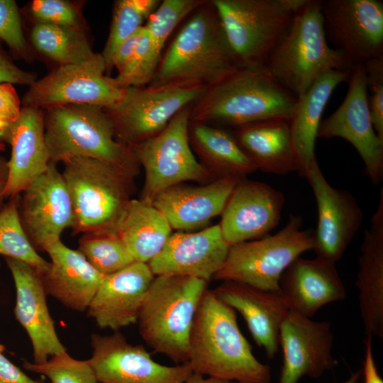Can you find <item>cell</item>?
<instances>
[{
	"mask_svg": "<svg viewBox=\"0 0 383 383\" xmlns=\"http://www.w3.org/2000/svg\"><path fill=\"white\" fill-rule=\"evenodd\" d=\"M21 109V101L13 84H0V121L5 126L14 121Z\"/></svg>",
	"mask_w": 383,
	"mask_h": 383,
	"instance_id": "obj_42",
	"label": "cell"
},
{
	"mask_svg": "<svg viewBox=\"0 0 383 383\" xmlns=\"http://www.w3.org/2000/svg\"><path fill=\"white\" fill-rule=\"evenodd\" d=\"M154 277L148 264L138 261L104 276L86 311L87 316L101 329L113 331L137 323Z\"/></svg>",
	"mask_w": 383,
	"mask_h": 383,
	"instance_id": "obj_23",
	"label": "cell"
},
{
	"mask_svg": "<svg viewBox=\"0 0 383 383\" xmlns=\"http://www.w3.org/2000/svg\"><path fill=\"white\" fill-rule=\"evenodd\" d=\"M19 216L33 248L45 251L60 240L64 230L72 228L74 215L70 195L57 164L48 169L19 195Z\"/></svg>",
	"mask_w": 383,
	"mask_h": 383,
	"instance_id": "obj_16",
	"label": "cell"
},
{
	"mask_svg": "<svg viewBox=\"0 0 383 383\" xmlns=\"http://www.w3.org/2000/svg\"><path fill=\"white\" fill-rule=\"evenodd\" d=\"M326 40L353 65L383 55V1H321Z\"/></svg>",
	"mask_w": 383,
	"mask_h": 383,
	"instance_id": "obj_13",
	"label": "cell"
},
{
	"mask_svg": "<svg viewBox=\"0 0 383 383\" xmlns=\"http://www.w3.org/2000/svg\"><path fill=\"white\" fill-rule=\"evenodd\" d=\"M207 284L187 276H155L144 297L137 321L140 335L177 365L188 361L189 333Z\"/></svg>",
	"mask_w": 383,
	"mask_h": 383,
	"instance_id": "obj_5",
	"label": "cell"
},
{
	"mask_svg": "<svg viewBox=\"0 0 383 383\" xmlns=\"http://www.w3.org/2000/svg\"><path fill=\"white\" fill-rule=\"evenodd\" d=\"M348 83L342 104L321 120L317 138L339 137L348 141L359 153L370 180L376 186L383 179V140L372 123L364 65L353 67Z\"/></svg>",
	"mask_w": 383,
	"mask_h": 383,
	"instance_id": "obj_14",
	"label": "cell"
},
{
	"mask_svg": "<svg viewBox=\"0 0 383 383\" xmlns=\"http://www.w3.org/2000/svg\"><path fill=\"white\" fill-rule=\"evenodd\" d=\"M4 184L5 183L0 182V207L1 206L3 199H4V194H3Z\"/></svg>",
	"mask_w": 383,
	"mask_h": 383,
	"instance_id": "obj_49",
	"label": "cell"
},
{
	"mask_svg": "<svg viewBox=\"0 0 383 383\" xmlns=\"http://www.w3.org/2000/svg\"><path fill=\"white\" fill-rule=\"evenodd\" d=\"M297 97L280 85L265 66L243 67L206 87L191 106L190 121L235 128L269 120L290 121Z\"/></svg>",
	"mask_w": 383,
	"mask_h": 383,
	"instance_id": "obj_3",
	"label": "cell"
},
{
	"mask_svg": "<svg viewBox=\"0 0 383 383\" xmlns=\"http://www.w3.org/2000/svg\"><path fill=\"white\" fill-rule=\"evenodd\" d=\"M35 81V77L18 67L0 48V84L9 83L30 86Z\"/></svg>",
	"mask_w": 383,
	"mask_h": 383,
	"instance_id": "obj_43",
	"label": "cell"
},
{
	"mask_svg": "<svg viewBox=\"0 0 383 383\" xmlns=\"http://www.w3.org/2000/svg\"><path fill=\"white\" fill-rule=\"evenodd\" d=\"M19 196L11 198L0 209V255L26 262L40 274L50 266L37 252L22 226L18 211Z\"/></svg>",
	"mask_w": 383,
	"mask_h": 383,
	"instance_id": "obj_34",
	"label": "cell"
},
{
	"mask_svg": "<svg viewBox=\"0 0 383 383\" xmlns=\"http://www.w3.org/2000/svg\"><path fill=\"white\" fill-rule=\"evenodd\" d=\"M238 181L224 178L200 185L178 184L161 192L152 204L162 213L172 229L194 230L222 213Z\"/></svg>",
	"mask_w": 383,
	"mask_h": 383,
	"instance_id": "obj_25",
	"label": "cell"
},
{
	"mask_svg": "<svg viewBox=\"0 0 383 383\" xmlns=\"http://www.w3.org/2000/svg\"><path fill=\"white\" fill-rule=\"evenodd\" d=\"M29 13L35 23H48L84 30L80 7L65 0H34Z\"/></svg>",
	"mask_w": 383,
	"mask_h": 383,
	"instance_id": "obj_39",
	"label": "cell"
},
{
	"mask_svg": "<svg viewBox=\"0 0 383 383\" xmlns=\"http://www.w3.org/2000/svg\"><path fill=\"white\" fill-rule=\"evenodd\" d=\"M48 269L40 274L46 295L65 307L86 311L104 275L96 271L78 250L61 240L48 245Z\"/></svg>",
	"mask_w": 383,
	"mask_h": 383,
	"instance_id": "obj_27",
	"label": "cell"
},
{
	"mask_svg": "<svg viewBox=\"0 0 383 383\" xmlns=\"http://www.w3.org/2000/svg\"><path fill=\"white\" fill-rule=\"evenodd\" d=\"M91 346L89 361L99 383H184L193 374L187 362L168 366L155 361L119 331L92 334Z\"/></svg>",
	"mask_w": 383,
	"mask_h": 383,
	"instance_id": "obj_15",
	"label": "cell"
},
{
	"mask_svg": "<svg viewBox=\"0 0 383 383\" xmlns=\"http://www.w3.org/2000/svg\"><path fill=\"white\" fill-rule=\"evenodd\" d=\"M105 72L101 53L82 63L60 65L29 86L22 104L41 110L71 104L106 109L121 99L125 89Z\"/></svg>",
	"mask_w": 383,
	"mask_h": 383,
	"instance_id": "obj_12",
	"label": "cell"
},
{
	"mask_svg": "<svg viewBox=\"0 0 383 383\" xmlns=\"http://www.w3.org/2000/svg\"><path fill=\"white\" fill-rule=\"evenodd\" d=\"M362 372L360 370L353 373L350 377L343 383H359Z\"/></svg>",
	"mask_w": 383,
	"mask_h": 383,
	"instance_id": "obj_48",
	"label": "cell"
},
{
	"mask_svg": "<svg viewBox=\"0 0 383 383\" xmlns=\"http://www.w3.org/2000/svg\"><path fill=\"white\" fill-rule=\"evenodd\" d=\"M43 110L23 106L18 118L0 128V143L10 145L4 198L19 196L48 167L50 158L45 138Z\"/></svg>",
	"mask_w": 383,
	"mask_h": 383,
	"instance_id": "obj_20",
	"label": "cell"
},
{
	"mask_svg": "<svg viewBox=\"0 0 383 383\" xmlns=\"http://www.w3.org/2000/svg\"><path fill=\"white\" fill-rule=\"evenodd\" d=\"M159 0H118L115 1L109 34L101 53L106 72L112 69L113 57L118 48L133 35L157 9Z\"/></svg>",
	"mask_w": 383,
	"mask_h": 383,
	"instance_id": "obj_35",
	"label": "cell"
},
{
	"mask_svg": "<svg viewBox=\"0 0 383 383\" xmlns=\"http://www.w3.org/2000/svg\"><path fill=\"white\" fill-rule=\"evenodd\" d=\"M5 125L1 122L0 121V128H1L2 127H4Z\"/></svg>",
	"mask_w": 383,
	"mask_h": 383,
	"instance_id": "obj_52",
	"label": "cell"
},
{
	"mask_svg": "<svg viewBox=\"0 0 383 383\" xmlns=\"http://www.w3.org/2000/svg\"><path fill=\"white\" fill-rule=\"evenodd\" d=\"M355 285L366 337L383 338V189L365 230Z\"/></svg>",
	"mask_w": 383,
	"mask_h": 383,
	"instance_id": "obj_28",
	"label": "cell"
},
{
	"mask_svg": "<svg viewBox=\"0 0 383 383\" xmlns=\"http://www.w3.org/2000/svg\"><path fill=\"white\" fill-rule=\"evenodd\" d=\"M284 194L247 178L238 182L221 214L218 226L229 246L269 235L279 224Z\"/></svg>",
	"mask_w": 383,
	"mask_h": 383,
	"instance_id": "obj_19",
	"label": "cell"
},
{
	"mask_svg": "<svg viewBox=\"0 0 383 383\" xmlns=\"http://www.w3.org/2000/svg\"><path fill=\"white\" fill-rule=\"evenodd\" d=\"M7 173V162L3 157H0V182H6Z\"/></svg>",
	"mask_w": 383,
	"mask_h": 383,
	"instance_id": "obj_47",
	"label": "cell"
},
{
	"mask_svg": "<svg viewBox=\"0 0 383 383\" xmlns=\"http://www.w3.org/2000/svg\"><path fill=\"white\" fill-rule=\"evenodd\" d=\"M350 72L328 71L297 98L289 125L298 160V173L302 177L318 161L314 147L325 107L337 86L348 82Z\"/></svg>",
	"mask_w": 383,
	"mask_h": 383,
	"instance_id": "obj_30",
	"label": "cell"
},
{
	"mask_svg": "<svg viewBox=\"0 0 383 383\" xmlns=\"http://www.w3.org/2000/svg\"><path fill=\"white\" fill-rule=\"evenodd\" d=\"M23 366L26 370L47 377L50 383H99L89 360L74 359L67 351L40 364L25 360Z\"/></svg>",
	"mask_w": 383,
	"mask_h": 383,
	"instance_id": "obj_38",
	"label": "cell"
},
{
	"mask_svg": "<svg viewBox=\"0 0 383 383\" xmlns=\"http://www.w3.org/2000/svg\"><path fill=\"white\" fill-rule=\"evenodd\" d=\"M372 340V338L366 337L365 341V352L362 367L364 383H383L374 358Z\"/></svg>",
	"mask_w": 383,
	"mask_h": 383,
	"instance_id": "obj_45",
	"label": "cell"
},
{
	"mask_svg": "<svg viewBox=\"0 0 383 383\" xmlns=\"http://www.w3.org/2000/svg\"><path fill=\"white\" fill-rule=\"evenodd\" d=\"M213 291L241 314L255 342L274 358L279 348L280 326L289 311L280 292L234 281H223Z\"/></svg>",
	"mask_w": 383,
	"mask_h": 383,
	"instance_id": "obj_26",
	"label": "cell"
},
{
	"mask_svg": "<svg viewBox=\"0 0 383 383\" xmlns=\"http://www.w3.org/2000/svg\"><path fill=\"white\" fill-rule=\"evenodd\" d=\"M62 163L74 215L72 235L113 231L136 192L135 178L94 159L76 157Z\"/></svg>",
	"mask_w": 383,
	"mask_h": 383,
	"instance_id": "obj_7",
	"label": "cell"
},
{
	"mask_svg": "<svg viewBox=\"0 0 383 383\" xmlns=\"http://www.w3.org/2000/svg\"><path fill=\"white\" fill-rule=\"evenodd\" d=\"M172 230L165 217L152 204L133 198L113 231L135 261L148 263L162 250Z\"/></svg>",
	"mask_w": 383,
	"mask_h": 383,
	"instance_id": "obj_32",
	"label": "cell"
},
{
	"mask_svg": "<svg viewBox=\"0 0 383 383\" xmlns=\"http://www.w3.org/2000/svg\"><path fill=\"white\" fill-rule=\"evenodd\" d=\"M0 383H48L34 379L13 364L0 352Z\"/></svg>",
	"mask_w": 383,
	"mask_h": 383,
	"instance_id": "obj_44",
	"label": "cell"
},
{
	"mask_svg": "<svg viewBox=\"0 0 383 383\" xmlns=\"http://www.w3.org/2000/svg\"><path fill=\"white\" fill-rule=\"evenodd\" d=\"M304 177L317 205L313 250L316 257L335 264L358 232L364 220L363 211L351 193L335 188L327 182L318 161L310 167Z\"/></svg>",
	"mask_w": 383,
	"mask_h": 383,
	"instance_id": "obj_17",
	"label": "cell"
},
{
	"mask_svg": "<svg viewBox=\"0 0 383 383\" xmlns=\"http://www.w3.org/2000/svg\"><path fill=\"white\" fill-rule=\"evenodd\" d=\"M16 292V318L26 331L33 348V362L40 364L66 351L60 342L46 302L38 272L20 260L5 257Z\"/></svg>",
	"mask_w": 383,
	"mask_h": 383,
	"instance_id": "obj_22",
	"label": "cell"
},
{
	"mask_svg": "<svg viewBox=\"0 0 383 383\" xmlns=\"http://www.w3.org/2000/svg\"><path fill=\"white\" fill-rule=\"evenodd\" d=\"M192 105L179 111L159 134L131 147L145 173L141 200L152 204L157 195L176 184L216 179L199 163L189 144Z\"/></svg>",
	"mask_w": 383,
	"mask_h": 383,
	"instance_id": "obj_10",
	"label": "cell"
},
{
	"mask_svg": "<svg viewBox=\"0 0 383 383\" xmlns=\"http://www.w3.org/2000/svg\"><path fill=\"white\" fill-rule=\"evenodd\" d=\"M333 338L330 322L289 311L279 331L283 362L278 383H298L304 376L317 378L333 369Z\"/></svg>",
	"mask_w": 383,
	"mask_h": 383,
	"instance_id": "obj_18",
	"label": "cell"
},
{
	"mask_svg": "<svg viewBox=\"0 0 383 383\" xmlns=\"http://www.w3.org/2000/svg\"><path fill=\"white\" fill-rule=\"evenodd\" d=\"M184 383H238V382L214 378V377H206V376H203L201 374L193 372V374Z\"/></svg>",
	"mask_w": 383,
	"mask_h": 383,
	"instance_id": "obj_46",
	"label": "cell"
},
{
	"mask_svg": "<svg viewBox=\"0 0 383 383\" xmlns=\"http://www.w3.org/2000/svg\"><path fill=\"white\" fill-rule=\"evenodd\" d=\"M162 57L148 85L209 87L243 67L226 37L211 1L196 9Z\"/></svg>",
	"mask_w": 383,
	"mask_h": 383,
	"instance_id": "obj_2",
	"label": "cell"
},
{
	"mask_svg": "<svg viewBox=\"0 0 383 383\" xmlns=\"http://www.w3.org/2000/svg\"><path fill=\"white\" fill-rule=\"evenodd\" d=\"M4 350V346L0 343V352H3Z\"/></svg>",
	"mask_w": 383,
	"mask_h": 383,
	"instance_id": "obj_51",
	"label": "cell"
},
{
	"mask_svg": "<svg viewBox=\"0 0 383 383\" xmlns=\"http://www.w3.org/2000/svg\"><path fill=\"white\" fill-rule=\"evenodd\" d=\"M229 247L218 224L197 232L177 231L148 264L155 276H187L209 282L223 265Z\"/></svg>",
	"mask_w": 383,
	"mask_h": 383,
	"instance_id": "obj_21",
	"label": "cell"
},
{
	"mask_svg": "<svg viewBox=\"0 0 383 383\" xmlns=\"http://www.w3.org/2000/svg\"><path fill=\"white\" fill-rule=\"evenodd\" d=\"M5 150V144L3 143H0V150Z\"/></svg>",
	"mask_w": 383,
	"mask_h": 383,
	"instance_id": "obj_50",
	"label": "cell"
},
{
	"mask_svg": "<svg viewBox=\"0 0 383 383\" xmlns=\"http://www.w3.org/2000/svg\"><path fill=\"white\" fill-rule=\"evenodd\" d=\"M99 273L106 276L128 266L135 260L113 231L82 234L77 249Z\"/></svg>",
	"mask_w": 383,
	"mask_h": 383,
	"instance_id": "obj_36",
	"label": "cell"
},
{
	"mask_svg": "<svg viewBox=\"0 0 383 383\" xmlns=\"http://www.w3.org/2000/svg\"><path fill=\"white\" fill-rule=\"evenodd\" d=\"M306 0H211L242 67L265 66Z\"/></svg>",
	"mask_w": 383,
	"mask_h": 383,
	"instance_id": "obj_8",
	"label": "cell"
},
{
	"mask_svg": "<svg viewBox=\"0 0 383 383\" xmlns=\"http://www.w3.org/2000/svg\"><path fill=\"white\" fill-rule=\"evenodd\" d=\"M45 138L50 161L57 164L76 157L91 158L135 178L140 166L132 149L116 135L104 109L71 104L45 110Z\"/></svg>",
	"mask_w": 383,
	"mask_h": 383,
	"instance_id": "obj_4",
	"label": "cell"
},
{
	"mask_svg": "<svg viewBox=\"0 0 383 383\" xmlns=\"http://www.w3.org/2000/svg\"><path fill=\"white\" fill-rule=\"evenodd\" d=\"M206 0H164L147 19L146 28L150 47L162 57V51L175 27Z\"/></svg>",
	"mask_w": 383,
	"mask_h": 383,
	"instance_id": "obj_37",
	"label": "cell"
},
{
	"mask_svg": "<svg viewBox=\"0 0 383 383\" xmlns=\"http://www.w3.org/2000/svg\"><path fill=\"white\" fill-rule=\"evenodd\" d=\"M205 89L188 84L129 87L118 102L104 110L113 122L116 138L131 148L162 132Z\"/></svg>",
	"mask_w": 383,
	"mask_h": 383,
	"instance_id": "obj_11",
	"label": "cell"
},
{
	"mask_svg": "<svg viewBox=\"0 0 383 383\" xmlns=\"http://www.w3.org/2000/svg\"><path fill=\"white\" fill-rule=\"evenodd\" d=\"M279 289L289 311L311 318L323 306L346 296L335 264L318 257L296 258L282 274Z\"/></svg>",
	"mask_w": 383,
	"mask_h": 383,
	"instance_id": "obj_24",
	"label": "cell"
},
{
	"mask_svg": "<svg viewBox=\"0 0 383 383\" xmlns=\"http://www.w3.org/2000/svg\"><path fill=\"white\" fill-rule=\"evenodd\" d=\"M364 65L372 123L379 138L383 140V55L372 58Z\"/></svg>",
	"mask_w": 383,
	"mask_h": 383,
	"instance_id": "obj_41",
	"label": "cell"
},
{
	"mask_svg": "<svg viewBox=\"0 0 383 383\" xmlns=\"http://www.w3.org/2000/svg\"><path fill=\"white\" fill-rule=\"evenodd\" d=\"M30 38L40 52L60 65L82 63L95 55L83 30L35 23Z\"/></svg>",
	"mask_w": 383,
	"mask_h": 383,
	"instance_id": "obj_33",
	"label": "cell"
},
{
	"mask_svg": "<svg viewBox=\"0 0 383 383\" xmlns=\"http://www.w3.org/2000/svg\"><path fill=\"white\" fill-rule=\"evenodd\" d=\"M194 373L238 383H270V367L259 361L241 333L235 309L206 289L189 338L187 362Z\"/></svg>",
	"mask_w": 383,
	"mask_h": 383,
	"instance_id": "obj_1",
	"label": "cell"
},
{
	"mask_svg": "<svg viewBox=\"0 0 383 383\" xmlns=\"http://www.w3.org/2000/svg\"><path fill=\"white\" fill-rule=\"evenodd\" d=\"M232 133L257 170L278 175L299 171L289 121H260Z\"/></svg>",
	"mask_w": 383,
	"mask_h": 383,
	"instance_id": "obj_29",
	"label": "cell"
},
{
	"mask_svg": "<svg viewBox=\"0 0 383 383\" xmlns=\"http://www.w3.org/2000/svg\"><path fill=\"white\" fill-rule=\"evenodd\" d=\"M302 225L301 216L292 215L277 233L231 245L213 279L280 292L279 279L285 270L302 253L313 248V234L303 229Z\"/></svg>",
	"mask_w": 383,
	"mask_h": 383,
	"instance_id": "obj_9",
	"label": "cell"
},
{
	"mask_svg": "<svg viewBox=\"0 0 383 383\" xmlns=\"http://www.w3.org/2000/svg\"><path fill=\"white\" fill-rule=\"evenodd\" d=\"M274 79L297 98L330 70L350 72L353 66L328 43L321 0H306L265 65Z\"/></svg>",
	"mask_w": 383,
	"mask_h": 383,
	"instance_id": "obj_6",
	"label": "cell"
},
{
	"mask_svg": "<svg viewBox=\"0 0 383 383\" xmlns=\"http://www.w3.org/2000/svg\"><path fill=\"white\" fill-rule=\"evenodd\" d=\"M188 136L196 159L216 179L240 180L257 171L231 132L207 123L189 121Z\"/></svg>",
	"mask_w": 383,
	"mask_h": 383,
	"instance_id": "obj_31",
	"label": "cell"
},
{
	"mask_svg": "<svg viewBox=\"0 0 383 383\" xmlns=\"http://www.w3.org/2000/svg\"><path fill=\"white\" fill-rule=\"evenodd\" d=\"M0 39L19 57H29L30 49L23 32L20 11L13 0H0Z\"/></svg>",
	"mask_w": 383,
	"mask_h": 383,
	"instance_id": "obj_40",
	"label": "cell"
}]
</instances>
